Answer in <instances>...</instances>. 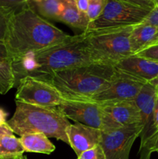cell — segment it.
<instances>
[{
    "mask_svg": "<svg viewBox=\"0 0 158 159\" xmlns=\"http://www.w3.org/2000/svg\"><path fill=\"white\" fill-rule=\"evenodd\" d=\"M98 61L83 33L58 44L12 59L15 85L26 76L42 77L62 70Z\"/></svg>",
    "mask_w": 158,
    "mask_h": 159,
    "instance_id": "6da1fadb",
    "label": "cell"
},
{
    "mask_svg": "<svg viewBox=\"0 0 158 159\" xmlns=\"http://www.w3.org/2000/svg\"><path fill=\"white\" fill-rule=\"evenodd\" d=\"M69 37L27 4L12 16L4 42L12 59L58 44Z\"/></svg>",
    "mask_w": 158,
    "mask_h": 159,
    "instance_id": "7a4b0ae2",
    "label": "cell"
},
{
    "mask_svg": "<svg viewBox=\"0 0 158 159\" xmlns=\"http://www.w3.org/2000/svg\"><path fill=\"white\" fill-rule=\"evenodd\" d=\"M116 74L117 68L113 65L92 63L38 78L55 87L63 96L91 98L106 88Z\"/></svg>",
    "mask_w": 158,
    "mask_h": 159,
    "instance_id": "3957f363",
    "label": "cell"
},
{
    "mask_svg": "<svg viewBox=\"0 0 158 159\" xmlns=\"http://www.w3.org/2000/svg\"><path fill=\"white\" fill-rule=\"evenodd\" d=\"M7 124L14 134L41 133L69 145L66 130L70 122L57 107H42L15 100V111Z\"/></svg>",
    "mask_w": 158,
    "mask_h": 159,
    "instance_id": "277c9868",
    "label": "cell"
},
{
    "mask_svg": "<svg viewBox=\"0 0 158 159\" xmlns=\"http://www.w3.org/2000/svg\"><path fill=\"white\" fill-rule=\"evenodd\" d=\"M134 26L89 30L83 33L98 61L115 66L133 55L129 37Z\"/></svg>",
    "mask_w": 158,
    "mask_h": 159,
    "instance_id": "5b68a950",
    "label": "cell"
},
{
    "mask_svg": "<svg viewBox=\"0 0 158 159\" xmlns=\"http://www.w3.org/2000/svg\"><path fill=\"white\" fill-rule=\"evenodd\" d=\"M151 10L119 0H106L101 15L91 22L89 30L136 26L142 23Z\"/></svg>",
    "mask_w": 158,
    "mask_h": 159,
    "instance_id": "8992f818",
    "label": "cell"
},
{
    "mask_svg": "<svg viewBox=\"0 0 158 159\" xmlns=\"http://www.w3.org/2000/svg\"><path fill=\"white\" fill-rule=\"evenodd\" d=\"M57 107L67 119L103 130L104 113L100 102L90 98L63 96L62 102Z\"/></svg>",
    "mask_w": 158,
    "mask_h": 159,
    "instance_id": "52a82bcc",
    "label": "cell"
},
{
    "mask_svg": "<svg viewBox=\"0 0 158 159\" xmlns=\"http://www.w3.org/2000/svg\"><path fill=\"white\" fill-rule=\"evenodd\" d=\"M63 96L53 85L39 78L26 76L17 84L15 100L42 107H58Z\"/></svg>",
    "mask_w": 158,
    "mask_h": 159,
    "instance_id": "ba28073f",
    "label": "cell"
},
{
    "mask_svg": "<svg viewBox=\"0 0 158 159\" xmlns=\"http://www.w3.org/2000/svg\"><path fill=\"white\" fill-rule=\"evenodd\" d=\"M143 130L141 124L102 131L100 146L105 159H129L132 146Z\"/></svg>",
    "mask_w": 158,
    "mask_h": 159,
    "instance_id": "9c48e42d",
    "label": "cell"
},
{
    "mask_svg": "<svg viewBox=\"0 0 158 159\" xmlns=\"http://www.w3.org/2000/svg\"><path fill=\"white\" fill-rule=\"evenodd\" d=\"M147 82L117 69V74L105 89L90 99L98 102L134 100Z\"/></svg>",
    "mask_w": 158,
    "mask_h": 159,
    "instance_id": "30bf717a",
    "label": "cell"
},
{
    "mask_svg": "<svg viewBox=\"0 0 158 159\" xmlns=\"http://www.w3.org/2000/svg\"><path fill=\"white\" fill-rule=\"evenodd\" d=\"M100 102L104 114L119 127L141 124L140 113L135 99Z\"/></svg>",
    "mask_w": 158,
    "mask_h": 159,
    "instance_id": "8fae6325",
    "label": "cell"
},
{
    "mask_svg": "<svg viewBox=\"0 0 158 159\" xmlns=\"http://www.w3.org/2000/svg\"><path fill=\"white\" fill-rule=\"evenodd\" d=\"M69 145L78 157L85 151H88L100 144L102 130L82 124L75 123L70 124L66 130Z\"/></svg>",
    "mask_w": 158,
    "mask_h": 159,
    "instance_id": "7c38bea8",
    "label": "cell"
},
{
    "mask_svg": "<svg viewBox=\"0 0 158 159\" xmlns=\"http://www.w3.org/2000/svg\"><path fill=\"white\" fill-rule=\"evenodd\" d=\"M157 96V89L150 82H147L135 99L140 113L141 124L143 126V130L139 136L141 138L140 144H143L153 134L152 116Z\"/></svg>",
    "mask_w": 158,
    "mask_h": 159,
    "instance_id": "4fadbf2b",
    "label": "cell"
},
{
    "mask_svg": "<svg viewBox=\"0 0 158 159\" xmlns=\"http://www.w3.org/2000/svg\"><path fill=\"white\" fill-rule=\"evenodd\" d=\"M115 67L146 82H150L158 75V61L136 54L122 59Z\"/></svg>",
    "mask_w": 158,
    "mask_h": 159,
    "instance_id": "5bb4252c",
    "label": "cell"
},
{
    "mask_svg": "<svg viewBox=\"0 0 158 159\" xmlns=\"http://www.w3.org/2000/svg\"><path fill=\"white\" fill-rule=\"evenodd\" d=\"M57 21L62 22L74 29L85 33L89 29L90 21L88 15L77 9L76 0H64L63 11Z\"/></svg>",
    "mask_w": 158,
    "mask_h": 159,
    "instance_id": "9a60e30c",
    "label": "cell"
},
{
    "mask_svg": "<svg viewBox=\"0 0 158 159\" xmlns=\"http://www.w3.org/2000/svg\"><path fill=\"white\" fill-rule=\"evenodd\" d=\"M156 34V26L139 23L136 25L129 37L130 48L133 54H137L153 43Z\"/></svg>",
    "mask_w": 158,
    "mask_h": 159,
    "instance_id": "2e32d148",
    "label": "cell"
},
{
    "mask_svg": "<svg viewBox=\"0 0 158 159\" xmlns=\"http://www.w3.org/2000/svg\"><path fill=\"white\" fill-rule=\"evenodd\" d=\"M20 140L25 152L50 155L56 149L49 138L41 133L26 134L20 136Z\"/></svg>",
    "mask_w": 158,
    "mask_h": 159,
    "instance_id": "e0dca14e",
    "label": "cell"
},
{
    "mask_svg": "<svg viewBox=\"0 0 158 159\" xmlns=\"http://www.w3.org/2000/svg\"><path fill=\"white\" fill-rule=\"evenodd\" d=\"M28 5L43 18L57 21L63 11L64 0H29Z\"/></svg>",
    "mask_w": 158,
    "mask_h": 159,
    "instance_id": "ac0fdd59",
    "label": "cell"
},
{
    "mask_svg": "<svg viewBox=\"0 0 158 159\" xmlns=\"http://www.w3.org/2000/svg\"><path fill=\"white\" fill-rule=\"evenodd\" d=\"M24 153L20 138L14 134L0 137V159H20Z\"/></svg>",
    "mask_w": 158,
    "mask_h": 159,
    "instance_id": "d6986e66",
    "label": "cell"
},
{
    "mask_svg": "<svg viewBox=\"0 0 158 159\" xmlns=\"http://www.w3.org/2000/svg\"><path fill=\"white\" fill-rule=\"evenodd\" d=\"M15 79L12 66V60L0 61V94L6 95L15 87Z\"/></svg>",
    "mask_w": 158,
    "mask_h": 159,
    "instance_id": "ffe728a7",
    "label": "cell"
},
{
    "mask_svg": "<svg viewBox=\"0 0 158 159\" xmlns=\"http://www.w3.org/2000/svg\"><path fill=\"white\" fill-rule=\"evenodd\" d=\"M153 152L158 153V130L140 144L139 159H150V155Z\"/></svg>",
    "mask_w": 158,
    "mask_h": 159,
    "instance_id": "44dd1931",
    "label": "cell"
},
{
    "mask_svg": "<svg viewBox=\"0 0 158 159\" xmlns=\"http://www.w3.org/2000/svg\"><path fill=\"white\" fill-rule=\"evenodd\" d=\"M15 12V9L0 6V40H5L9 22Z\"/></svg>",
    "mask_w": 158,
    "mask_h": 159,
    "instance_id": "7402d4cb",
    "label": "cell"
},
{
    "mask_svg": "<svg viewBox=\"0 0 158 159\" xmlns=\"http://www.w3.org/2000/svg\"><path fill=\"white\" fill-rule=\"evenodd\" d=\"M106 0H88V7L87 15L90 23L95 20L103 11Z\"/></svg>",
    "mask_w": 158,
    "mask_h": 159,
    "instance_id": "603a6c76",
    "label": "cell"
},
{
    "mask_svg": "<svg viewBox=\"0 0 158 159\" xmlns=\"http://www.w3.org/2000/svg\"><path fill=\"white\" fill-rule=\"evenodd\" d=\"M77 158L79 159H105V154L100 144H98L95 147L85 151L81 154Z\"/></svg>",
    "mask_w": 158,
    "mask_h": 159,
    "instance_id": "cb8c5ba5",
    "label": "cell"
},
{
    "mask_svg": "<svg viewBox=\"0 0 158 159\" xmlns=\"http://www.w3.org/2000/svg\"><path fill=\"white\" fill-rule=\"evenodd\" d=\"M136 55L158 61V43H153L136 54Z\"/></svg>",
    "mask_w": 158,
    "mask_h": 159,
    "instance_id": "d4e9b609",
    "label": "cell"
},
{
    "mask_svg": "<svg viewBox=\"0 0 158 159\" xmlns=\"http://www.w3.org/2000/svg\"><path fill=\"white\" fill-rule=\"evenodd\" d=\"M29 1V0H0V6L11 8L18 11L26 6Z\"/></svg>",
    "mask_w": 158,
    "mask_h": 159,
    "instance_id": "484cf974",
    "label": "cell"
},
{
    "mask_svg": "<svg viewBox=\"0 0 158 159\" xmlns=\"http://www.w3.org/2000/svg\"><path fill=\"white\" fill-rule=\"evenodd\" d=\"M141 23L144 24L151 25L157 27L158 26V3L155 5L154 8L150 12V13L147 15L145 20Z\"/></svg>",
    "mask_w": 158,
    "mask_h": 159,
    "instance_id": "4316f807",
    "label": "cell"
},
{
    "mask_svg": "<svg viewBox=\"0 0 158 159\" xmlns=\"http://www.w3.org/2000/svg\"><path fill=\"white\" fill-rule=\"evenodd\" d=\"M119 1L129 3V4L139 6V7L144 8V9H150V10H152L155 6L153 0H119Z\"/></svg>",
    "mask_w": 158,
    "mask_h": 159,
    "instance_id": "83f0119b",
    "label": "cell"
},
{
    "mask_svg": "<svg viewBox=\"0 0 158 159\" xmlns=\"http://www.w3.org/2000/svg\"><path fill=\"white\" fill-rule=\"evenodd\" d=\"M158 130V96L155 102L154 108H153V116H152V131L153 134Z\"/></svg>",
    "mask_w": 158,
    "mask_h": 159,
    "instance_id": "f1b7e54d",
    "label": "cell"
},
{
    "mask_svg": "<svg viewBox=\"0 0 158 159\" xmlns=\"http://www.w3.org/2000/svg\"><path fill=\"white\" fill-rule=\"evenodd\" d=\"M11 60L12 59L9 55L6 43L3 40H0V61H8Z\"/></svg>",
    "mask_w": 158,
    "mask_h": 159,
    "instance_id": "f546056e",
    "label": "cell"
},
{
    "mask_svg": "<svg viewBox=\"0 0 158 159\" xmlns=\"http://www.w3.org/2000/svg\"><path fill=\"white\" fill-rule=\"evenodd\" d=\"M76 5L77 9L81 12L87 14L88 7V0H76Z\"/></svg>",
    "mask_w": 158,
    "mask_h": 159,
    "instance_id": "4dcf8cb0",
    "label": "cell"
},
{
    "mask_svg": "<svg viewBox=\"0 0 158 159\" xmlns=\"http://www.w3.org/2000/svg\"><path fill=\"white\" fill-rule=\"evenodd\" d=\"M14 134L12 129L9 127L7 124L0 125V137L3 135H12Z\"/></svg>",
    "mask_w": 158,
    "mask_h": 159,
    "instance_id": "1f68e13d",
    "label": "cell"
},
{
    "mask_svg": "<svg viewBox=\"0 0 158 159\" xmlns=\"http://www.w3.org/2000/svg\"><path fill=\"white\" fill-rule=\"evenodd\" d=\"M7 116L8 113L2 108H0V125L7 124V120H6Z\"/></svg>",
    "mask_w": 158,
    "mask_h": 159,
    "instance_id": "d6a6232c",
    "label": "cell"
},
{
    "mask_svg": "<svg viewBox=\"0 0 158 159\" xmlns=\"http://www.w3.org/2000/svg\"><path fill=\"white\" fill-rule=\"evenodd\" d=\"M150 83L152 84L153 85H154V86L158 89V75H157V77L155 78L154 79H153L152 81H150Z\"/></svg>",
    "mask_w": 158,
    "mask_h": 159,
    "instance_id": "836d02e7",
    "label": "cell"
},
{
    "mask_svg": "<svg viewBox=\"0 0 158 159\" xmlns=\"http://www.w3.org/2000/svg\"><path fill=\"white\" fill-rule=\"evenodd\" d=\"M158 43V26L156 27V35H155L154 40H153V43H152L151 44H153V43Z\"/></svg>",
    "mask_w": 158,
    "mask_h": 159,
    "instance_id": "e575fe53",
    "label": "cell"
},
{
    "mask_svg": "<svg viewBox=\"0 0 158 159\" xmlns=\"http://www.w3.org/2000/svg\"><path fill=\"white\" fill-rule=\"evenodd\" d=\"M20 159H28V158H27V157H26V156H25V155H24V156H23V158H20Z\"/></svg>",
    "mask_w": 158,
    "mask_h": 159,
    "instance_id": "d590c367",
    "label": "cell"
},
{
    "mask_svg": "<svg viewBox=\"0 0 158 159\" xmlns=\"http://www.w3.org/2000/svg\"><path fill=\"white\" fill-rule=\"evenodd\" d=\"M77 159H79V158H77Z\"/></svg>",
    "mask_w": 158,
    "mask_h": 159,
    "instance_id": "8d00e7d4",
    "label": "cell"
},
{
    "mask_svg": "<svg viewBox=\"0 0 158 159\" xmlns=\"http://www.w3.org/2000/svg\"><path fill=\"white\" fill-rule=\"evenodd\" d=\"M157 90H158V89H157Z\"/></svg>",
    "mask_w": 158,
    "mask_h": 159,
    "instance_id": "74e56055",
    "label": "cell"
}]
</instances>
